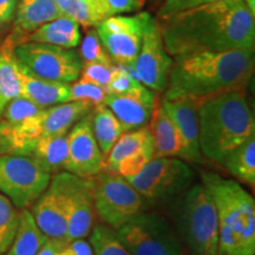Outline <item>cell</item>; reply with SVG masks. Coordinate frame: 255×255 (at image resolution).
Segmentation results:
<instances>
[{
	"label": "cell",
	"instance_id": "obj_37",
	"mask_svg": "<svg viewBox=\"0 0 255 255\" xmlns=\"http://www.w3.org/2000/svg\"><path fill=\"white\" fill-rule=\"evenodd\" d=\"M60 11L84 27H96V21L83 0H53Z\"/></svg>",
	"mask_w": 255,
	"mask_h": 255
},
{
	"label": "cell",
	"instance_id": "obj_14",
	"mask_svg": "<svg viewBox=\"0 0 255 255\" xmlns=\"http://www.w3.org/2000/svg\"><path fill=\"white\" fill-rule=\"evenodd\" d=\"M68 161L65 171L82 178H92L103 171V155L92 131L91 114L68 132Z\"/></svg>",
	"mask_w": 255,
	"mask_h": 255
},
{
	"label": "cell",
	"instance_id": "obj_1",
	"mask_svg": "<svg viewBox=\"0 0 255 255\" xmlns=\"http://www.w3.org/2000/svg\"><path fill=\"white\" fill-rule=\"evenodd\" d=\"M169 56L254 50V14L244 0H221L157 20Z\"/></svg>",
	"mask_w": 255,
	"mask_h": 255
},
{
	"label": "cell",
	"instance_id": "obj_27",
	"mask_svg": "<svg viewBox=\"0 0 255 255\" xmlns=\"http://www.w3.org/2000/svg\"><path fill=\"white\" fill-rule=\"evenodd\" d=\"M91 123L96 142L100 146L104 159L123 133L122 126L113 114V111L104 104L95 108L94 113L91 115Z\"/></svg>",
	"mask_w": 255,
	"mask_h": 255
},
{
	"label": "cell",
	"instance_id": "obj_22",
	"mask_svg": "<svg viewBox=\"0 0 255 255\" xmlns=\"http://www.w3.org/2000/svg\"><path fill=\"white\" fill-rule=\"evenodd\" d=\"M20 70L21 97L27 98L43 109L69 102V84L36 77L23 66H20Z\"/></svg>",
	"mask_w": 255,
	"mask_h": 255
},
{
	"label": "cell",
	"instance_id": "obj_20",
	"mask_svg": "<svg viewBox=\"0 0 255 255\" xmlns=\"http://www.w3.org/2000/svg\"><path fill=\"white\" fill-rule=\"evenodd\" d=\"M65 15L53 0H18L14 15V30L8 38L14 44H20L28 34Z\"/></svg>",
	"mask_w": 255,
	"mask_h": 255
},
{
	"label": "cell",
	"instance_id": "obj_4",
	"mask_svg": "<svg viewBox=\"0 0 255 255\" xmlns=\"http://www.w3.org/2000/svg\"><path fill=\"white\" fill-rule=\"evenodd\" d=\"M202 184L216 208L219 255H254L255 201L238 181L205 171Z\"/></svg>",
	"mask_w": 255,
	"mask_h": 255
},
{
	"label": "cell",
	"instance_id": "obj_13",
	"mask_svg": "<svg viewBox=\"0 0 255 255\" xmlns=\"http://www.w3.org/2000/svg\"><path fill=\"white\" fill-rule=\"evenodd\" d=\"M66 196L68 203V242L85 239L95 225V206L91 178H82L68 171L52 176Z\"/></svg>",
	"mask_w": 255,
	"mask_h": 255
},
{
	"label": "cell",
	"instance_id": "obj_12",
	"mask_svg": "<svg viewBox=\"0 0 255 255\" xmlns=\"http://www.w3.org/2000/svg\"><path fill=\"white\" fill-rule=\"evenodd\" d=\"M171 66L173 59L164 49L157 19L151 17L133 64V76L149 90L161 94L167 90Z\"/></svg>",
	"mask_w": 255,
	"mask_h": 255
},
{
	"label": "cell",
	"instance_id": "obj_26",
	"mask_svg": "<svg viewBox=\"0 0 255 255\" xmlns=\"http://www.w3.org/2000/svg\"><path fill=\"white\" fill-rule=\"evenodd\" d=\"M47 238L34 221L30 209L19 212L17 233L5 255H37Z\"/></svg>",
	"mask_w": 255,
	"mask_h": 255
},
{
	"label": "cell",
	"instance_id": "obj_39",
	"mask_svg": "<svg viewBox=\"0 0 255 255\" xmlns=\"http://www.w3.org/2000/svg\"><path fill=\"white\" fill-rule=\"evenodd\" d=\"M138 81L135 78L133 73L128 71V69L123 66H115L113 77L105 90L108 94H126L129 90L138 84Z\"/></svg>",
	"mask_w": 255,
	"mask_h": 255
},
{
	"label": "cell",
	"instance_id": "obj_7",
	"mask_svg": "<svg viewBox=\"0 0 255 255\" xmlns=\"http://www.w3.org/2000/svg\"><path fill=\"white\" fill-rule=\"evenodd\" d=\"M189 165L176 157H154L127 181L146 203H165L177 199L193 184Z\"/></svg>",
	"mask_w": 255,
	"mask_h": 255
},
{
	"label": "cell",
	"instance_id": "obj_42",
	"mask_svg": "<svg viewBox=\"0 0 255 255\" xmlns=\"http://www.w3.org/2000/svg\"><path fill=\"white\" fill-rule=\"evenodd\" d=\"M17 5L18 0H0V27L13 20Z\"/></svg>",
	"mask_w": 255,
	"mask_h": 255
},
{
	"label": "cell",
	"instance_id": "obj_29",
	"mask_svg": "<svg viewBox=\"0 0 255 255\" xmlns=\"http://www.w3.org/2000/svg\"><path fill=\"white\" fill-rule=\"evenodd\" d=\"M222 165L240 182L253 188L255 184V136L234 149Z\"/></svg>",
	"mask_w": 255,
	"mask_h": 255
},
{
	"label": "cell",
	"instance_id": "obj_11",
	"mask_svg": "<svg viewBox=\"0 0 255 255\" xmlns=\"http://www.w3.org/2000/svg\"><path fill=\"white\" fill-rule=\"evenodd\" d=\"M150 19L148 12L121 14L104 19L96 26L102 45L115 64L126 69L133 68Z\"/></svg>",
	"mask_w": 255,
	"mask_h": 255
},
{
	"label": "cell",
	"instance_id": "obj_28",
	"mask_svg": "<svg viewBox=\"0 0 255 255\" xmlns=\"http://www.w3.org/2000/svg\"><path fill=\"white\" fill-rule=\"evenodd\" d=\"M152 138L148 127L139 128L132 131L123 132L119 141L115 143L109 154L103 159V171L116 175V169L123 159L142 148L146 142Z\"/></svg>",
	"mask_w": 255,
	"mask_h": 255
},
{
	"label": "cell",
	"instance_id": "obj_3",
	"mask_svg": "<svg viewBox=\"0 0 255 255\" xmlns=\"http://www.w3.org/2000/svg\"><path fill=\"white\" fill-rule=\"evenodd\" d=\"M199 101L201 155L223 164L239 145L255 136V121L245 90L228 91Z\"/></svg>",
	"mask_w": 255,
	"mask_h": 255
},
{
	"label": "cell",
	"instance_id": "obj_44",
	"mask_svg": "<svg viewBox=\"0 0 255 255\" xmlns=\"http://www.w3.org/2000/svg\"><path fill=\"white\" fill-rule=\"evenodd\" d=\"M244 1L252 13L255 14V0H244Z\"/></svg>",
	"mask_w": 255,
	"mask_h": 255
},
{
	"label": "cell",
	"instance_id": "obj_6",
	"mask_svg": "<svg viewBox=\"0 0 255 255\" xmlns=\"http://www.w3.org/2000/svg\"><path fill=\"white\" fill-rule=\"evenodd\" d=\"M91 182L96 216L114 231L145 212L144 199L126 177L102 171Z\"/></svg>",
	"mask_w": 255,
	"mask_h": 255
},
{
	"label": "cell",
	"instance_id": "obj_40",
	"mask_svg": "<svg viewBox=\"0 0 255 255\" xmlns=\"http://www.w3.org/2000/svg\"><path fill=\"white\" fill-rule=\"evenodd\" d=\"M215 1H221V0H164V2L158 9L157 20H164L171 15L180 13V12Z\"/></svg>",
	"mask_w": 255,
	"mask_h": 255
},
{
	"label": "cell",
	"instance_id": "obj_41",
	"mask_svg": "<svg viewBox=\"0 0 255 255\" xmlns=\"http://www.w3.org/2000/svg\"><path fill=\"white\" fill-rule=\"evenodd\" d=\"M62 255H95L90 242L85 239H77L69 242L65 247L63 248Z\"/></svg>",
	"mask_w": 255,
	"mask_h": 255
},
{
	"label": "cell",
	"instance_id": "obj_17",
	"mask_svg": "<svg viewBox=\"0 0 255 255\" xmlns=\"http://www.w3.org/2000/svg\"><path fill=\"white\" fill-rule=\"evenodd\" d=\"M44 110L23 122L6 123L0 120V154L31 156L44 136Z\"/></svg>",
	"mask_w": 255,
	"mask_h": 255
},
{
	"label": "cell",
	"instance_id": "obj_30",
	"mask_svg": "<svg viewBox=\"0 0 255 255\" xmlns=\"http://www.w3.org/2000/svg\"><path fill=\"white\" fill-rule=\"evenodd\" d=\"M90 245L95 255H131L114 229L103 223L94 225L90 233Z\"/></svg>",
	"mask_w": 255,
	"mask_h": 255
},
{
	"label": "cell",
	"instance_id": "obj_15",
	"mask_svg": "<svg viewBox=\"0 0 255 255\" xmlns=\"http://www.w3.org/2000/svg\"><path fill=\"white\" fill-rule=\"evenodd\" d=\"M155 92L141 83L126 94H108L103 102L122 126L123 132L145 127L157 105Z\"/></svg>",
	"mask_w": 255,
	"mask_h": 255
},
{
	"label": "cell",
	"instance_id": "obj_36",
	"mask_svg": "<svg viewBox=\"0 0 255 255\" xmlns=\"http://www.w3.org/2000/svg\"><path fill=\"white\" fill-rule=\"evenodd\" d=\"M43 110V108L32 103L27 98L18 97L6 105L1 116H0V120L6 123L23 122V121L30 119V117L36 116Z\"/></svg>",
	"mask_w": 255,
	"mask_h": 255
},
{
	"label": "cell",
	"instance_id": "obj_18",
	"mask_svg": "<svg viewBox=\"0 0 255 255\" xmlns=\"http://www.w3.org/2000/svg\"><path fill=\"white\" fill-rule=\"evenodd\" d=\"M148 128L154 143V157H176L194 161L182 135L163 108L159 105V102L152 113Z\"/></svg>",
	"mask_w": 255,
	"mask_h": 255
},
{
	"label": "cell",
	"instance_id": "obj_34",
	"mask_svg": "<svg viewBox=\"0 0 255 255\" xmlns=\"http://www.w3.org/2000/svg\"><path fill=\"white\" fill-rule=\"evenodd\" d=\"M81 52L78 53L82 65L91 63H114L108 55V52L102 45L96 28L87 31L85 37L81 40Z\"/></svg>",
	"mask_w": 255,
	"mask_h": 255
},
{
	"label": "cell",
	"instance_id": "obj_5",
	"mask_svg": "<svg viewBox=\"0 0 255 255\" xmlns=\"http://www.w3.org/2000/svg\"><path fill=\"white\" fill-rule=\"evenodd\" d=\"M176 200V233L189 255H219L218 214L209 191L191 184Z\"/></svg>",
	"mask_w": 255,
	"mask_h": 255
},
{
	"label": "cell",
	"instance_id": "obj_35",
	"mask_svg": "<svg viewBox=\"0 0 255 255\" xmlns=\"http://www.w3.org/2000/svg\"><path fill=\"white\" fill-rule=\"evenodd\" d=\"M155 156L154 150V143H152V138L150 141L145 143L142 148L133 152L130 156H128L126 159H123L121 163L117 165L116 175L122 177H130L136 175L138 171H141L144 165L151 161Z\"/></svg>",
	"mask_w": 255,
	"mask_h": 255
},
{
	"label": "cell",
	"instance_id": "obj_8",
	"mask_svg": "<svg viewBox=\"0 0 255 255\" xmlns=\"http://www.w3.org/2000/svg\"><path fill=\"white\" fill-rule=\"evenodd\" d=\"M115 233L131 255H184L175 228L158 213L143 212Z\"/></svg>",
	"mask_w": 255,
	"mask_h": 255
},
{
	"label": "cell",
	"instance_id": "obj_38",
	"mask_svg": "<svg viewBox=\"0 0 255 255\" xmlns=\"http://www.w3.org/2000/svg\"><path fill=\"white\" fill-rule=\"evenodd\" d=\"M115 63H91L82 65L79 77L94 82L107 89L115 70Z\"/></svg>",
	"mask_w": 255,
	"mask_h": 255
},
{
	"label": "cell",
	"instance_id": "obj_19",
	"mask_svg": "<svg viewBox=\"0 0 255 255\" xmlns=\"http://www.w3.org/2000/svg\"><path fill=\"white\" fill-rule=\"evenodd\" d=\"M159 105L170 117L177 127L178 131L182 135L184 142L193 155L194 161H200L201 151L199 145V120H197V107L199 101L189 96L163 100Z\"/></svg>",
	"mask_w": 255,
	"mask_h": 255
},
{
	"label": "cell",
	"instance_id": "obj_9",
	"mask_svg": "<svg viewBox=\"0 0 255 255\" xmlns=\"http://www.w3.org/2000/svg\"><path fill=\"white\" fill-rule=\"evenodd\" d=\"M13 55L26 71L47 81L69 84L81 75L82 62L75 49L25 41L13 47Z\"/></svg>",
	"mask_w": 255,
	"mask_h": 255
},
{
	"label": "cell",
	"instance_id": "obj_33",
	"mask_svg": "<svg viewBox=\"0 0 255 255\" xmlns=\"http://www.w3.org/2000/svg\"><path fill=\"white\" fill-rule=\"evenodd\" d=\"M107 95V90L101 85L82 77H78L72 82V85H69V102H88L96 108L103 104Z\"/></svg>",
	"mask_w": 255,
	"mask_h": 255
},
{
	"label": "cell",
	"instance_id": "obj_10",
	"mask_svg": "<svg viewBox=\"0 0 255 255\" xmlns=\"http://www.w3.org/2000/svg\"><path fill=\"white\" fill-rule=\"evenodd\" d=\"M51 175L30 156L0 154V194L17 209H27L49 187Z\"/></svg>",
	"mask_w": 255,
	"mask_h": 255
},
{
	"label": "cell",
	"instance_id": "obj_43",
	"mask_svg": "<svg viewBox=\"0 0 255 255\" xmlns=\"http://www.w3.org/2000/svg\"><path fill=\"white\" fill-rule=\"evenodd\" d=\"M65 246L66 244H63V242L47 239L37 255H62L63 248Z\"/></svg>",
	"mask_w": 255,
	"mask_h": 255
},
{
	"label": "cell",
	"instance_id": "obj_21",
	"mask_svg": "<svg viewBox=\"0 0 255 255\" xmlns=\"http://www.w3.org/2000/svg\"><path fill=\"white\" fill-rule=\"evenodd\" d=\"M94 107L88 102H66L46 108L43 114V137L68 135L76 123L91 114Z\"/></svg>",
	"mask_w": 255,
	"mask_h": 255
},
{
	"label": "cell",
	"instance_id": "obj_25",
	"mask_svg": "<svg viewBox=\"0 0 255 255\" xmlns=\"http://www.w3.org/2000/svg\"><path fill=\"white\" fill-rule=\"evenodd\" d=\"M68 136L43 137L30 157L50 175L65 171L68 161Z\"/></svg>",
	"mask_w": 255,
	"mask_h": 255
},
{
	"label": "cell",
	"instance_id": "obj_24",
	"mask_svg": "<svg viewBox=\"0 0 255 255\" xmlns=\"http://www.w3.org/2000/svg\"><path fill=\"white\" fill-rule=\"evenodd\" d=\"M13 47L9 38L0 47V116L9 102L21 97V70Z\"/></svg>",
	"mask_w": 255,
	"mask_h": 255
},
{
	"label": "cell",
	"instance_id": "obj_31",
	"mask_svg": "<svg viewBox=\"0 0 255 255\" xmlns=\"http://www.w3.org/2000/svg\"><path fill=\"white\" fill-rule=\"evenodd\" d=\"M96 21V26L104 19L130 13L141 7L143 0H83Z\"/></svg>",
	"mask_w": 255,
	"mask_h": 255
},
{
	"label": "cell",
	"instance_id": "obj_2",
	"mask_svg": "<svg viewBox=\"0 0 255 255\" xmlns=\"http://www.w3.org/2000/svg\"><path fill=\"white\" fill-rule=\"evenodd\" d=\"M254 50L199 52L174 57L164 98L202 100L228 91L246 90L254 71Z\"/></svg>",
	"mask_w": 255,
	"mask_h": 255
},
{
	"label": "cell",
	"instance_id": "obj_32",
	"mask_svg": "<svg viewBox=\"0 0 255 255\" xmlns=\"http://www.w3.org/2000/svg\"><path fill=\"white\" fill-rule=\"evenodd\" d=\"M19 212L7 197L0 194V255H5L17 233Z\"/></svg>",
	"mask_w": 255,
	"mask_h": 255
},
{
	"label": "cell",
	"instance_id": "obj_23",
	"mask_svg": "<svg viewBox=\"0 0 255 255\" xmlns=\"http://www.w3.org/2000/svg\"><path fill=\"white\" fill-rule=\"evenodd\" d=\"M79 26L81 25L72 18L63 15L37 28L36 31L25 37L21 43L34 41V43L59 46L63 49H75L82 40Z\"/></svg>",
	"mask_w": 255,
	"mask_h": 255
},
{
	"label": "cell",
	"instance_id": "obj_16",
	"mask_svg": "<svg viewBox=\"0 0 255 255\" xmlns=\"http://www.w3.org/2000/svg\"><path fill=\"white\" fill-rule=\"evenodd\" d=\"M31 207V214L43 234L47 239L68 245L66 196L52 176L49 187Z\"/></svg>",
	"mask_w": 255,
	"mask_h": 255
}]
</instances>
